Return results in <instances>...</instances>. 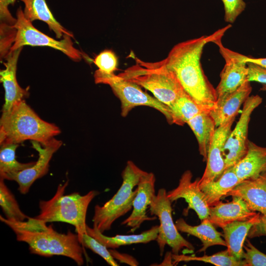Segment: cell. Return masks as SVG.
<instances>
[{"label": "cell", "instance_id": "1", "mask_svg": "<svg viewBox=\"0 0 266 266\" xmlns=\"http://www.w3.org/2000/svg\"><path fill=\"white\" fill-rule=\"evenodd\" d=\"M222 34L202 36L174 45L164 59L167 68L175 75L184 91L200 106L209 112L216 100V89L208 81L201 67L203 48Z\"/></svg>", "mask_w": 266, "mask_h": 266}, {"label": "cell", "instance_id": "2", "mask_svg": "<svg viewBox=\"0 0 266 266\" xmlns=\"http://www.w3.org/2000/svg\"><path fill=\"white\" fill-rule=\"evenodd\" d=\"M0 219L13 230L18 241L28 244L31 253L46 257L63 256L78 266L84 264L83 249L77 234L70 231L58 233L35 217H29L22 222L10 221L1 216Z\"/></svg>", "mask_w": 266, "mask_h": 266}, {"label": "cell", "instance_id": "3", "mask_svg": "<svg viewBox=\"0 0 266 266\" xmlns=\"http://www.w3.org/2000/svg\"><path fill=\"white\" fill-rule=\"evenodd\" d=\"M61 133L60 128L42 119L25 100L14 105L0 120V144L30 140L46 143Z\"/></svg>", "mask_w": 266, "mask_h": 266}, {"label": "cell", "instance_id": "4", "mask_svg": "<svg viewBox=\"0 0 266 266\" xmlns=\"http://www.w3.org/2000/svg\"><path fill=\"white\" fill-rule=\"evenodd\" d=\"M68 184V180L60 184L51 199L40 200L39 213L34 217L46 223L62 222L74 226L80 242L83 235L87 233L86 218L88 206L99 193L91 190L85 195L77 192L65 195Z\"/></svg>", "mask_w": 266, "mask_h": 266}, {"label": "cell", "instance_id": "5", "mask_svg": "<svg viewBox=\"0 0 266 266\" xmlns=\"http://www.w3.org/2000/svg\"><path fill=\"white\" fill-rule=\"evenodd\" d=\"M135 61V64L119 75L148 90L164 104L171 106L184 90L164 60L150 63L136 58Z\"/></svg>", "mask_w": 266, "mask_h": 266}, {"label": "cell", "instance_id": "6", "mask_svg": "<svg viewBox=\"0 0 266 266\" xmlns=\"http://www.w3.org/2000/svg\"><path fill=\"white\" fill-rule=\"evenodd\" d=\"M145 171L133 161H128L122 173V184L117 193L103 205L97 204L93 217V227L101 233L110 230L113 223L126 214L133 208V202L136 193L137 186L140 177Z\"/></svg>", "mask_w": 266, "mask_h": 266}, {"label": "cell", "instance_id": "7", "mask_svg": "<svg viewBox=\"0 0 266 266\" xmlns=\"http://www.w3.org/2000/svg\"><path fill=\"white\" fill-rule=\"evenodd\" d=\"M95 82L109 85L121 102V115L126 117L134 107L146 106L153 108L166 117L171 124L169 107L143 91L137 84L128 80L119 74H108L99 69L95 72Z\"/></svg>", "mask_w": 266, "mask_h": 266}, {"label": "cell", "instance_id": "8", "mask_svg": "<svg viewBox=\"0 0 266 266\" xmlns=\"http://www.w3.org/2000/svg\"><path fill=\"white\" fill-rule=\"evenodd\" d=\"M151 215L156 216L160 221L159 233L156 241L162 256L164 247L168 245L172 254L178 255L183 249L193 251V244L185 239L179 233L172 216L171 202L167 196L165 188L160 189L149 206Z\"/></svg>", "mask_w": 266, "mask_h": 266}, {"label": "cell", "instance_id": "9", "mask_svg": "<svg viewBox=\"0 0 266 266\" xmlns=\"http://www.w3.org/2000/svg\"><path fill=\"white\" fill-rule=\"evenodd\" d=\"M14 28L16 30V33L10 51L24 46H47L62 52L75 62L82 59V53L74 46L71 37L65 35L63 39L58 40L40 32L25 18L20 7L17 10L16 22Z\"/></svg>", "mask_w": 266, "mask_h": 266}, {"label": "cell", "instance_id": "10", "mask_svg": "<svg viewBox=\"0 0 266 266\" xmlns=\"http://www.w3.org/2000/svg\"><path fill=\"white\" fill-rule=\"evenodd\" d=\"M262 102L259 95L249 96L243 103L240 117L231 132L223 149L226 169L235 166L246 154L248 148V126L251 115Z\"/></svg>", "mask_w": 266, "mask_h": 266}, {"label": "cell", "instance_id": "11", "mask_svg": "<svg viewBox=\"0 0 266 266\" xmlns=\"http://www.w3.org/2000/svg\"><path fill=\"white\" fill-rule=\"evenodd\" d=\"M32 144L38 153L37 161L32 166L3 178L15 181L18 185L19 191L22 194L28 193L34 181L48 172L51 159L62 146V141L54 137L43 144L34 141H32Z\"/></svg>", "mask_w": 266, "mask_h": 266}, {"label": "cell", "instance_id": "12", "mask_svg": "<svg viewBox=\"0 0 266 266\" xmlns=\"http://www.w3.org/2000/svg\"><path fill=\"white\" fill-rule=\"evenodd\" d=\"M221 36L212 41L218 45L220 52L225 60V65L221 72L220 80L216 88L217 100L221 99L235 91L248 80V70L244 55L224 47Z\"/></svg>", "mask_w": 266, "mask_h": 266}, {"label": "cell", "instance_id": "13", "mask_svg": "<svg viewBox=\"0 0 266 266\" xmlns=\"http://www.w3.org/2000/svg\"><path fill=\"white\" fill-rule=\"evenodd\" d=\"M193 174L189 170L181 175L177 187L167 192V196L171 202L179 199H184L188 203V209L194 210L199 219L202 221L208 218L209 206L205 195L199 186V178L192 181Z\"/></svg>", "mask_w": 266, "mask_h": 266}, {"label": "cell", "instance_id": "14", "mask_svg": "<svg viewBox=\"0 0 266 266\" xmlns=\"http://www.w3.org/2000/svg\"><path fill=\"white\" fill-rule=\"evenodd\" d=\"M155 182V176L152 172L145 171L140 178L133 202L132 213L122 223V225L130 227L132 232L138 229L144 221L156 218L146 215V210L156 194Z\"/></svg>", "mask_w": 266, "mask_h": 266}, {"label": "cell", "instance_id": "15", "mask_svg": "<svg viewBox=\"0 0 266 266\" xmlns=\"http://www.w3.org/2000/svg\"><path fill=\"white\" fill-rule=\"evenodd\" d=\"M234 119L216 128L209 148L206 166L201 178L199 180V186L217 180L225 170L223 149L232 131Z\"/></svg>", "mask_w": 266, "mask_h": 266}, {"label": "cell", "instance_id": "16", "mask_svg": "<svg viewBox=\"0 0 266 266\" xmlns=\"http://www.w3.org/2000/svg\"><path fill=\"white\" fill-rule=\"evenodd\" d=\"M22 48L8 53L4 58L5 62L3 63L5 68L0 71V80L5 92L1 115L6 114L15 104L29 96L28 90L22 88L16 78L18 60Z\"/></svg>", "mask_w": 266, "mask_h": 266}, {"label": "cell", "instance_id": "17", "mask_svg": "<svg viewBox=\"0 0 266 266\" xmlns=\"http://www.w3.org/2000/svg\"><path fill=\"white\" fill-rule=\"evenodd\" d=\"M232 197L230 202L224 203L220 200L209 207L208 219L213 225L221 228L233 222L248 220L257 214L242 198Z\"/></svg>", "mask_w": 266, "mask_h": 266}, {"label": "cell", "instance_id": "18", "mask_svg": "<svg viewBox=\"0 0 266 266\" xmlns=\"http://www.w3.org/2000/svg\"><path fill=\"white\" fill-rule=\"evenodd\" d=\"M252 89L250 82L247 80L235 91L217 100L214 108L209 112L216 128L235 118Z\"/></svg>", "mask_w": 266, "mask_h": 266}, {"label": "cell", "instance_id": "19", "mask_svg": "<svg viewBox=\"0 0 266 266\" xmlns=\"http://www.w3.org/2000/svg\"><path fill=\"white\" fill-rule=\"evenodd\" d=\"M242 198L249 208L266 216V171L258 177L240 182L225 197Z\"/></svg>", "mask_w": 266, "mask_h": 266}, {"label": "cell", "instance_id": "20", "mask_svg": "<svg viewBox=\"0 0 266 266\" xmlns=\"http://www.w3.org/2000/svg\"><path fill=\"white\" fill-rule=\"evenodd\" d=\"M234 167L240 182L258 177L266 171V147L249 140L245 155Z\"/></svg>", "mask_w": 266, "mask_h": 266}, {"label": "cell", "instance_id": "21", "mask_svg": "<svg viewBox=\"0 0 266 266\" xmlns=\"http://www.w3.org/2000/svg\"><path fill=\"white\" fill-rule=\"evenodd\" d=\"M260 216L258 212L248 220L233 222L221 227L230 255L238 260H243L246 237L252 227L259 221Z\"/></svg>", "mask_w": 266, "mask_h": 266}, {"label": "cell", "instance_id": "22", "mask_svg": "<svg viewBox=\"0 0 266 266\" xmlns=\"http://www.w3.org/2000/svg\"><path fill=\"white\" fill-rule=\"evenodd\" d=\"M20 0L24 4L23 13L27 20L31 22L36 20L45 22L58 38H63L65 35L74 38L73 33L64 28L55 19L46 0Z\"/></svg>", "mask_w": 266, "mask_h": 266}, {"label": "cell", "instance_id": "23", "mask_svg": "<svg viewBox=\"0 0 266 266\" xmlns=\"http://www.w3.org/2000/svg\"><path fill=\"white\" fill-rule=\"evenodd\" d=\"M201 221L199 225L191 226L180 218L176 220L175 225L179 232L188 233L201 240L202 247L199 250V252H205L208 247L214 245L227 246L225 240L221 237L222 233L216 230L208 218Z\"/></svg>", "mask_w": 266, "mask_h": 266}, {"label": "cell", "instance_id": "24", "mask_svg": "<svg viewBox=\"0 0 266 266\" xmlns=\"http://www.w3.org/2000/svg\"><path fill=\"white\" fill-rule=\"evenodd\" d=\"M87 233L94 237L107 248L114 249L123 245L136 243H147L156 240L159 233V225L154 226L149 230L138 234L116 235L107 236L98 229L87 225Z\"/></svg>", "mask_w": 266, "mask_h": 266}, {"label": "cell", "instance_id": "25", "mask_svg": "<svg viewBox=\"0 0 266 266\" xmlns=\"http://www.w3.org/2000/svg\"><path fill=\"white\" fill-rule=\"evenodd\" d=\"M187 124L193 132L199 144L200 154L206 161L208 152L216 126L209 111H204L191 119Z\"/></svg>", "mask_w": 266, "mask_h": 266}, {"label": "cell", "instance_id": "26", "mask_svg": "<svg viewBox=\"0 0 266 266\" xmlns=\"http://www.w3.org/2000/svg\"><path fill=\"white\" fill-rule=\"evenodd\" d=\"M240 182L234 166L225 169L216 180L200 186L204 193L207 202L211 206L220 201L226 195Z\"/></svg>", "mask_w": 266, "mask_h": 266}, {"label": "cell", "instance_id": "27", "mask_svg": "<svg viewBox=\"0 0 266 266\" xmlns=\"http://www.w3.org/2000/svg\"><path fill=\"white\" fill-rule=\"evenodd\" d=\"M169 107L171 124L183 126L193 117L206 111L200 106L185 91Z\"/></svg>", "mask_w": 266, "mask_h": 266}, {"label": "cell", "instance_id": "28", "mask_svg": "<svg viewBox=\"0 0 266 266\" xmlns=\"http://www.w3.org/2000/svg\"><path fill=\"white\" fill-rule=\"evenodd\" d=\"M19 144L3 143L0 149V177L17 173L33 166L35 162L22 163L16 159L15 151Z\"/></svg>", "mask_w": 266, "mask_h": 266}, {"label": "cell", "instance_id": "29", "mask_svg": "<svg viewBox=\"0 0 266 266\" xmlns=\"http://www.w3.org/2000/svg\"><path fill=\"white\" fill-rule=\"evenodd\" d=\"M2 178L0 177V206L7 220L22 222L29 217L21 210L14 195L7 187Z\"/></svg>", "mask_w": 266, "mask_h": 266}, {"label": "cell", "instance_id": "30", "mask_svg": "<svg viewBox=\"0 0 266 266\" xmlns=\"http://www.w3.org/2000/svg\"><path fill=\"white\" fill-rule=\"evenodd\" d=\"M174 263L181 261H200L209 263L216 266H246L243 260H239L231 256L226 249L210 256L201 257L186 256L185 255H172Z\"/></svg>", "mask_w": 266, "mask_h": 266}, {"label": "cell", "instance_id": "31", "mask_svg": "<svg viewBox=\"0 0 266 266\" xmlns=\"http://www.w3.org/2000/svg\"><path fill=\"white\" fill-rule=\"evenodd\" d=\"M80 243L82 246L89 248L98 254L110 266H119L110 251L107 249L108 248L87 233L83 235Z\"/></svg>", "mask_w": 266, "mask_h": 266}, {"label": "cell", "instance_id": "32", "mask_svg": "<svg viewBox=\"0 0 266 266\" xmlns=\"http://www.w3.org/2000/svg\"><path fill=\"white\" fill-rule=\"evenodd\" d=\"M93 62L98 69L108 74L114 73L118 69V58L111 50L106 49L100 52L96 56Z\"/></svg>", "mask_w": 266, "mask_h": 266}, {"label": "cell", "instance_id": "33", "mask_svg": "<svg viewBox=\"0 0 266 266\" xmlns=\"http://www.w3.org/2000/svg\"><path fill=\"white\" fill-rule=\"evenodd\" d=\"M243 260L246 266H266V254L259 251L248 239H245Z\"/></svg>", "mask_w": 266, "mask_h": 266}, {"label": "cell", "instance_id": "34", "mask_svg": "<svg viewBox=\"0 0 266 266\" xmlns=\"http://www.w3.org/2000/svg\"><path fill=\"white\" fill-rule=\"evenodd\" d=\"M224 4L226 22L233 23L244 10L246 4L243 0H221Z\"/></svg>", "mask_w": 266, "mask_h": 266}, {"label": "cell", "instance_id": "35", "mask_svg": "<svg viewBox=\"0 0 266 266\" xmlns=\"http://www.w3.org/2000/svg\"><path fill=\"white\" fill-rule=\"evenodd\" d=\"M16 0H0V31H8L14 29V26L16 22L8 10L10 4L13 5Z\"/></svg>", "mask_w": 266, "mask_h": 266}, {"label": "cell", "instance_id": "36", "mask_svg": "<svg viewBox=\"0 0 266 266\" xmlns=\"http://www.w3.org/2000/svg\"><path fill=\"white\" fill-rule=\"evenodd\" d=\"M248 80L266 84V68L255 64L247 63Z\"/></svg>", "mask_w": 266, "mask_h": 266}, {"label": "cell", "instance_id": "37", "mask_svg": "<svg viewBox=\"0 0 266 266\" xmlns=\"http://www.w3.org/2000/svg\"><path fill=\"white\" fill-rule=\"evenodd\" d=\"M261 236H266V216L261 214L259 221L252 227L247 236L253 238Z\"/></svg>", "mask_w": 266, "mask_h": 266}, {"label": "cell", "instance_id": "38", "mask_svg": "<svg viewBox=\"0 0 266 266\" xmlns=\"http://www.w3.org/2000/svg\"><path fill=\"white\" fill-rule=\"evenodd\" d=\"M243 60L246 63L255 64L266 68V58H254L244 55Z\"/></svg>", "mask_w": 266, "mask_h": 266}]
</instances>
